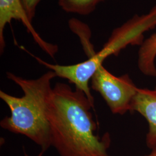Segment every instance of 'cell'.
<instances>
[{
  "label": "cell",
  "mask_w": 156,
  "mask_h": 156,
  "mask_svg": "<svg viewBox=\"0 0 156 156\" xmlns=\"http://www.w3.org/2000/svg\"><path fill=\"white\" fill-rule=\"evenodd\" d=\"M145 156H156V146L151 149V153Z\"/></svg>",
  "instance_id": "8fae6325"
},
{
  "label": "cell",
  "mask_w": 156,
  "mask_h": 156,
  "mask_svg": "<svg viewBox=\"0 0 156 156\" xmlns=\"http://www.w3.org/2000/svg\"><path fill=\"white\" fill-rule=\"evenodd\" d=\"M156 32L140 45L138 51V66L146 76L156 77Z\"/></svg>",
  "instance_id": "52a82bcc"
},
{
  "label": "cell",
  "mask_w": 156,
  "mask_h": 156,
  "mask_svg": "<svg viewBox=\"0 0 156 156\" xmlns=\"http://www.w3.org/2000/svg\"><path fill=\"white\" fill-rule=\"evenodd\" d=\"M69 25L73 33L78 35L84 51L88 58L94 56L96 52L94 46L91 43V31L89 27L83 23L74 19L69 20Z\"/></svg>",
  "instance_id": "9c48e42d"
},
{
  "label": "cell",
  "mask_w": 156,
  "mask_h": 156,
  "mask_svg": "<svg viewBox=\"0 0 156 156\" xmlns=\"http://www.w3.org/2000/svg\"><path fill=\"white\" fill-rule=\"evenodd\" d=\"M154 91H156V87H155V89H154Z\"/></svg>",
  "instance_id": "7c38bea8"
},
{
  "label": "cell",
  "mask_w": 156,
  "mask_h": 156,
  "mask_svg": "<svg viewBox=\"0 0 156 156\" xmlns=\"http://www.w3.org/2000/svg\"><path fill=\"white\" fill-rule=\"evenodd\" d=\"M137 112L148 123L146 136L147 146L152 149L156 146V93L154 90L138 88L131 103V112Z\"/></svg>",
  "instance_id": "8992f818"
},
{
  "label": "cell",
  "mask_w": 156,
  "mask_h": 156,
  "mask_svg": "<svg viewBox=\"0 0 156 156\" xmlns=\"http://www.w3.org/2000/svg\"><path fill=\"white\" fill-rule=\"evenodd\" d=\"M56 76L51 70L36 79H24L8 72L6 77L20 87L24 95L16 97L0 91L1 99L11 113L10 116L1 121V127L13 133L23 135L39 146L42 151L38 156H42L51 146L47 110L52 90L51 81Z\"/></svg>",
  "instance_id": "7a4b0ae2"
},
{
  "label": "cell",
  "mask_w": 156,
  "mask_h": 156,
  "mask_svg": "<svg viewBox=\"0 0 156 156\" xmlns=\"http://www.w3.org/2000/svg\"><path fill=\"white\" fill-rule=\"evenodd\" d=\"M91 88L101 95L113 114L123 115L131 112L138 88L128 74L115 76L102 65L91 78Z\"/></svg>",
  "instance_id": "3957f363"
},
{
  "label": "cell",
  "mask_w": 156,
  "mask_h": 156,
  "mask_svg": "<svg viewBox=\"0 0 156 156\" xmlns=\"http://www.w3.org/2000/svg\"><path fill=\"white\" fill-rule=\"evenodd\" d=\"M83 91L73 90L67 84L57 83L48 101L47 117L50 124L51 146L60 156H111L109 133H95L94 108Z\"/></svg>",
  "instance_id": "6da1fadb"
},
{
  "label": "cell",
  "mask_w": 156,
  "mask_h": 156,
  "mask_svg": "<svg viewBox=\"0 0 156 156\" xmlns=\"http://www.w3.org/2000/svg\"><path fill=\"white\" fill-rule=\"evenodd\" d=\"M23 9L30 21L35 15L37 7L42 0H20Z\"/></svg>",
  "instance_id": "30bf717a"
},
{
  "label": "cell",
  "mask_w": 156,
  "mask_h": 156,
  "mask_svg": "<svg viewBox=\"0 0 156 156\" xmlns=\"http://www.w3.org/2000/svg\"><path fill=\"white\" fill-rule=\"evenodd\" d=\"M156 26V5L148 13L135 15L122 26L115 28L102 49L93 57L98 63L102 64L107 57L117 56L128 45H141L144 34Z\"/></svg>",
  "instance_id": "277c9868"
},
{
  "label": "cell",
  "mask_w": 156,
  "mask_h": 156,
  "mask_svg": "<svg viewBox=\"0 0 156 156\" xmlns=\"http://www.w3.org/2000/svg\"><path fill=\"white\" fill-rule=\"evenodd\" d=\"M12 20L20 21L30 34L35 42L49 56L54 58L58 51L57 45H53L42 38L34 27L24 11L20 0H0V50L2 53L5 47L4 29Z\"/></svg>",
  "instance_id": "5b68a950"
},
{
  "label": "cell",
  "mask_w": 156,
  "mask_h": 156,
  "mask_svg": "<svg viewBox=\"0 0 156 156\" xmlns=\"http://www.w3.org/2000/svg\"><path fill=\"white\" fill-rule=\"evenodd\" d=\"M105 0H58V5L68 13L87 15L94 11L97 5Z\"/></svg>",
  "instance_id": "ba28073f"
}]
</instances>
